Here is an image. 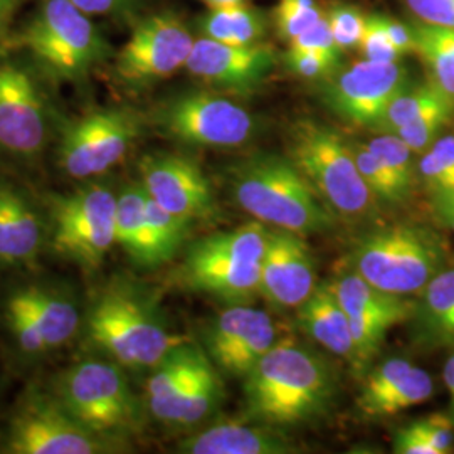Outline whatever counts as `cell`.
<instances>
[{"mask_svg": "<svg viewBox=\"0 0 454 454\" xmlns=\"http://www.w3.org/2000/svg\"><path fill=\"white\" fill-rule=\"evenodd\" d=\"M416 41V54L421 56L429 71V82L441 93L454 101V31L422 22L409 20Z\"/></svg>", "mask_w": 454, "mask_h": 454, "instance_id": "cell-29", "label": "cell"}, {"mask_svg": "<svg viewBox=\"0 0 454 454\" xmlns=\"http://www.w3.org/2000/svg\"><path fill=\"white\" fill-rule=\"evenodd\" d=\"M290 46L324 52L328 56H341L343 54V51L339 48V44L333 37V33L330 29V24H328L326 17L320 19L313 26H309V29L303 31L300 35H296L290 43Z\"/></svg>", "mask_w": 454, "mask_h": 454, "instance_id": "cell-43", "label": "cell"}, {"mask_svg": "<svg viewBox=\"0 0 454 454\" xmlns=\"http://www.w3.org/2000/svg\"><path fill=\"white\" fill-rule=\"evenodd\" d=\"M54 395L86 427L118 439L140 422L125 369L110 358H84L59 375Z\"/></svg>", "mask_w": 454, "mask_h": 454, "instance_id": "cell-7", "label": "cell"}, {"mask_svg": "<svg viewBox=\"0 0 454 454\" xmlns=\"http://www.w3.org/2000/svg\"><path fill=\"white\" fill-rule=\"evenodd\" d=\"M448 103H454V101L444 93H441L431 82L418 84V86L409 84L403 93H399L390 101L387 110L382 114L375 130L394 133L412 123L422 114Z\"/></svg>", "mask_w": 454, "mask_h": 454, "instance_id": "cell-31", "label": "cell"}, {"mask_svg": "<svg viewBox=\"0 0 454 454\" xmlns=\"http://www.w3.org/2000/svg\"><path fill=\"white\" fill-rule=\"evenodd\" d=\"M296 448L273 426L217 424L179 442L187 454H288Z\"/></svg>", "mask_w": 454, "mask_h": 454, "instance_id": "cell-22", "label": "cell"}, {"mask_svg": "<svg viewBox=\"0 0 454 454\" xmlns=\"http://www.w3.org/2000/svg\"><path fill=\"white\" fill-rule=\"evenodd\" d=\"M352 148H354L358 172L362 179L365 180L373 197L390 206L406 202L409 194L397 184V180L392 177L386 165L373 155L372 150L367 146V144L365 145L356 144Z\"/></svg>", "mask_w": 454, "mask_h": 454, "instance_id": "cell-34", "label": "cell"}, {"mask_svg": "<svg viewBox=\"0 0 454 454\" xmlns=\"http://www.w3.org/2000/svg\"><path fill=\"white\" fill-rule=\"evenodd\" d=\"M298 322L309 339L332 354L356 362L350 322L332 285H317L309 300L298 307Z\"/></svg>", "mask_w": 454, "mask_h": 454, "instance_id": "cell-24", "label": "cell"}, {"mask_svg": "<svg viewBox=\"0 0 454 454\" xmlns=\"http://www.w3.org/2000/svg\"><path fill=\"white\" fill-rule=\"evenodd\" d=\"M152 123L179 144L211 148L244 145L256 131L254 116L241 105L204 90L167 98L153 110Z\"/></svg>", "mask_w": 454, "mask_h": 454, "instance_id": "cell-9", "label": "cell"}, {"mask_svg": "<svg viewBox=\"0 0 454 454\" xmlns=\"http://www.w3.org/2000/svg\"><path fill=\"white\" fill-rule=\"evenodd\" d=\"M357 49L362 54V59L373 63H397L403 59L401 52L390 43L379 12L367 14L365 29Z\"/></svg>", "mask_w": 454, "mask_h": 454, "instance_id": "cell-41", "label": "cell"}, {"mask_svg": "<svg viewBox=\"0 0 454 454\" xmlns=\"http://www.w3.org/2000/svg\"><path fill=\"white\" fill-rule=\"evenodd\" d=\"M332 286L350 322H380L395 326L411 322L416 311V301L403 294L382 292L356 271Z\"/></svg>", "mask_w": 454, "mask_h": 454, "instance_id": "cell-25", "label": "cell"}, {"mask_svg": "<svg viewBox=\"0 0 454 454\" xmlns=\"http://www.w3.org/2000/svg\"><path fill=\"white\" fill-rule=\"evenodd\" d=\"M429 150L438 157L441 163L453 174L454 177V135L439 137Z\"/></svg>", "mask_w": 454, "mask_h": 454, "instance_id": "cell-50", "label": "cell"}, {"mask_svg": "<svg viewBox=\"0 0 454 454\" xmlns=\"http://www.w3.org/2000/svg\"><path fill=\"white\" fill-rule=\"evenodd\" d=\"M315 288V258L303 236L286 229H270L261 261V296L276 309H298Z\"/></svg>", "mask_w": 454, "mask_h": 454, "instance_id": "cell-19", "label": "cell"}, {"mask_svg": "<svg viewBox=\"0 0 454 454\" xmlns=\"http://www.w3.org/2000/svg\"><path fill=\"white\" fill-rule=\"evenodd\" d=\"M278 63L276 49L264 41L251 46H232L200 35L195 39L184 69L214 90L247 97L260 90Z\"/></svg>", "mask_w": 454, "mask_h": 454, "instance_id": "cell-16", "label": "cell"}, {"mask_svg": "<svg viewBox=\"0 0 454 454\" xmlns=\"http://www.w3.org/2000/svg\"><path fill=\"white\" fill-rule=\"evenodd\" d=\"M283 63L294 76L320 82L340 69L341 56H328L324 52L290 46L283 56Z\"/></svg>", "mask_w": 454, "mask_h": 454, "instance_id": "cell-40", "label": "cell"}, {"mask_svg": "<svg viewBox=\"0 0 454 454\" xmlns=\"http://www.w3.org/2000/svg\"><path fill=\"white\" fill-rule=\"evenodd\" d=\"M202 341L215 367L243 379L278 340L275 324L266 311L231 305L204 328Z\"/></svg>", "mask_w": 454, "mask_h": 454, "instance_id": "cell-17", "label": "cell"}, {"mask_svg": "<svg viewBox=\"0 0 454 454\" xmlns=\"http://www.w3.org/2000/svg\"><path fill=\"white\" fill-rule=\"evenodd\" d=\"M34 66L51 80L82 82L114 51L93 20L67 0H43L17 37Z\"/></svg>", "mask_w": 454, "mask_h": 454, "instance_id": "cell-4", "label": "cell"}, {"mask_svg": "<svg viewBox=\"0 0 454 454\" xmlns=\"http://www.w3.org/2000/svg\"><path fill=\"white\" fill-rule=\"evenodd\" d=\"M144 120L130 108L93 110L67 123L58 145V163L71 179L105 176L125 159L142 133Z\"/></svg>", "mask_w": 454, "mask_h": 454, "instance_id": "cell-10", "label": "cell"}, {"mask_svg": "<svg viewBox=\"0 0 454 454\" xmlns=\"http://www.w3.org/2000/svg\"><path fill=\"white\" fill-rule=\"evenodd\" d=\"M145 191L142 184H130L116 200V246H120L135 264L155 268L150 227L146 221Z\"/></svg>", "mask_w": 454, "mask_h": 454, "instance_id": "cell-28", "label": "cell"}, {"mask_svg": "<svg viewBox=\"0 0 454 454\" xmlns=\"http://www.w3.org/2000/svg\"><path fill=\"white\" fill-rule=\"evenodd\" d=\"M442 380H444L446 387L450 390V395H451V409H453L454 414V356L448 358V362L444 364Z\"/></svg>", "mask_w": 454, "mask_h": 454, "instance_id": "cell-51", "label": "cell"}, {"mask_svg": "<svg viewBox=\"0 0 454 454\" xmlns=\"http://www.w3.org/2000/svg\"><path fill=\"white\" fill-rule=\"evenodd\" d=\"M243 380L246 416L278 429L318 419L337 392L330 362L292 340L276 341Z\"/></svg>", "mask_w": 454, "mask_h": 454, "instance_id": "cell-1", "label": "cell"}, {"mask_svg": "<svg viewBox=\"0 0 454 454\" xmlns=\"http://www.w3.org/2000/svg\"><path fill=\"white\" fill-rule=\"evenodd\" d=\"M394 453L397 454H436L434 450L419 438L409 426L399 429L394 436Z\"/></svg>", "mask_w": 454, "mask_h": 454, "instance_id": "cell-47", "label": "cell"}, {"mask_svg": "<svg viewBox=\"0 0 454 454\" xmlns=\"http://www.w3.org/2000/svg\"><path fill=\"white\" fill-rule=\"evenodd\" d=\"M325 17L343 52L358 48L367 22V14H364L360 7L343 0H333L326 5Z\"/></svg>", "mask_w": 454, "mask_h": 454, "instance_id": "cell-37", "label": "cell"}, {"mask_svg": "<svg viewBox=\"0 0 454 454\" xmlns=\"http://www.w3.org/2000/svg\"><path fill=\"white\" fill-rule=\"evenodd\" d=\"M140 184L153 202L191 224L211 217L215 211L211 182L197 162L185 155H146L140 162Z\"/></svg>", "mask_w": 454, "mask_h": 454, "instance_id": "cell-18", "label": "cell"}, {"mask_svg": "<svg viewBox=\"0 0 454 454\" xmlns=\"http://www.w3.org/2000/svg\"><path fill=\"white\" fill-rule=\"evenodd\" d=\"M325 17L318 0H278L271 11V26L281 41L292 43L296 35Z\"/></svg>", "mask_w": 454, "mask_h": 454, "instance_id": "cell-35", "label": "cell"}, {"mask_svg": "<svg viewBox=\"0 0 454 454\" xmlns=\"http://www.w3.org/2000/svg\"><path fill=\"white\" fill-rule=\"evenodd\" d=\"M4 451L12 454L112 453L118 441L78 421L52 394L31 392L9 422Z\"/></svg>", "mask_w": 454, "mask_h": 454, "instance_id": "cell-11", "label": "cell"}, {"mask_svg": "<svg viewBox=\"0 0 454 454\" xmlns=\"http://www.w3.org/2000/svg\"><path fill=\"white\" fill-rule=\"evenodd\" d=\"M409 84V69L401 61L373 63L362 59L320 82L318 95L325 106L341 120L375 130L390 101Z\"/></svg>", "mask_w": 454, "mask_h": 454, "instance_id": "cell-14", "label": "cell"}, {"mask_svg": "<svg viewBox=\"0 0 454 454\" xmlns=\"http://www.w3.org/2000/svg\"><path fill=\"white\" fill-rule=\"evenodd\" d=\"M290 159L333 211L345 217L372 211L375 197L358 172L352 144L339 131L313 118L294 121Z\"/></svg>", "mask_w": 454, "mask_h": 454, "instance_id": "cell-6", "label": "cell"}, {"mask_svg": "<svg viewBox=\"0 0 454 454\" xmlns=\"http://www.w3.org/2000/svg\"><path fill=\"white\" fill-rule=\"evenodd\" d=\"M232 194L244 211L264 224L296 234H318L333 221L322 197L288 157L258 153L231 172Z\"/></svg>", "mask_w": 454, "mask_h": 454, "instance_id": "cell-3", "label": "cell"}, {"mask_svg": "<svg viewBox=\"0 0 454 454\" xmlns=\"http://www.w3.org/2000/svg\"><path fill=\"white\" fill-rule=\"evenodd\" d=\"M367 146L373 155L386 165V168L397 180V184L411 195L416 179V168L412 162V150L394 133H380Z\"/></svg>", "mask_w": 454, "mask_h": 454, "instance_id": "cell-36", "label": "cell"}, {"mask_svg": "<svg viewBox=\"0 0 454 454\" xmlns=\"http://www.w3.org/2000/svg\"><path fill=\"white\" fill-rule=\"evenodd\" d=\"M434 392L433 377L419 367H412L406 377L387 390L382 397H379L372 406L369 407L364 416L367 418H389L399 414L409 407L418 406L426 403Z\"/></svg>", "mask_w": 454, "mask_h": 454, "instance_id": "cell-33", "label": "cell"}, {"mask_svg": "<svg viewBox=\"0 0 454 454\" xmlns=\"http://www.w3.org/2000/svg\"><path fill=\"white\" fill-rule=\"evenodd\" d=\"M194 35L182 17L172 11L138 20L125 46L114 54L116 82L142 90L170 78L187 65Z\"/></svg>", "mask_w": 454, "mask_h": 454, "instance_id": "cell-13", "label": "cell"}, {"mask_svg": "<svg viewBox=\"0 0 454 454\" xmlns=\"http://www.w3.org/2000/svg\"><path fill=\"white\" fill-rule=\"evenodd\" d=\"M22 2L24 0H0V56H4L2 52L7 48L11 27Z\"/></svg>", "mask_w": 454, "mask_h": 454, "instance_id": "cell-48", "label": "cell"}, {"mask_svg": "<svg viewBox=\"0 0 454 454\" xmlns=\"http://www.w3.org/2000/svg\"><path fill=\"white\" fill-rule=\"evenodd\" d=\"M48 221L29 195L0 177V266H29L48 243Z\"/></svg>", "mask_w": 454, "mask_h": 454, "instance_id": "cell-20", "label": "cell"}, {"mask_svg": "<svg viewBox=\"0 0 454 454\" xmlns=\"http://www.w3.org/2000/svg\"><path fill=\"white\" fill-rule=\"evenodd\" d=\"M180 278L191 290L243 305L260 294L261 264L219 258L192 244L180 268Z\"/></svg>", "mask_w": 454, "mask_h": 454, "instance_id": "cell-21", "label": "cell"}, {"mask_svg": "<svg viewBox=\"0 0 454 454\" xmlns=\"http://www.w3.org/2000/svg\"><path fill=\"white\" fill-rule=\"evenodd\" d=\"M223 397V384L215 372V365L207 358L200 369L172 394L148 401L155 419L189 427L209 418Z\"/></svg>", "mask_w": 454, "mask_h": 454, "instance_id": "cell-23", "label": "cell"}, {"mask_svg": "<svg viewBox=\"0 0 454 454\" xmlns=\"http://www.w3.org/2000/svg\"><path fill=\"white\" fill-rule=\"evenodd\" d=\"M206 4L209 9L214 7H229V5H239V4H249V0H197Z\"/></svg>", "mask_w": 454, "mask_h": 454, "instance_id": "cell-52", "label": "cell"}, {"mask_svg": "<svg viewBox=\"0 0 454 454\" xmlns=\"http://www.w3.org/2000/svg\"><path fill=\"white\" fill-rule=\"evenodd\" d=\"M116 200L112 187L97 182L51 197L48 241L52 249L86 271L98 270L116 244Z\"/></svg>", "mask_w": 454, "mask_h": 454, "instance_id": "cell-8", "label": "cell"}, {"mask_svg": "<svg viewBox=\"0 0 454 454\" xmlns=\"http://www.w3.org/2000/svg\"><path fill=\"white\" fill-rule=\"evenodd\" d=\"M268 231L270 229L264 226V223L253 221L232 231L204 238L194 246L219 258L243 264H261L268 241Z\"/></svg>", "mask_w": 454, "mask_h": 454, "instance_id": "cell-30", "label": "cell"}, {"mask_svg": "<svg viewBox=\"0 0 454 454\" xmlns=\"http://www.w3.org/2000/svg\"><path fill=\"white\" fill-rule=\"evenodd\" d=\"M90 17H108L125 20L140 7V0H67Z\"/></svg>", "mask_w": 454, "mask_h": 454, "instance_id": "cell-45", "label": "cell"}, {"mask_svg": "<svg viewBox=\"0 0 454 454\" xmlns=\"http://www.w3.org/2000/svg\"><path fill=\"white\" fill-rule=\"evenodd\" d=\"M409 427L424 439L436 454H444L451 451L453 448V424L441 414H433L427 418H422L419 421L409 424Z\"/></svg>", "mask_w": 454, "mask_h": 454, "instance_id": "cell-42", "label": "cell"}, {"mask_svg": "<svg viewBox=\"0 0 454 454\" xmlns=\"http://www.w3.org/2000/svg\"><path fill=\"white\" fill-rule=\"evenodd\" d=\"M146 221L150 227L152 249L155 268L168 262L177 253L182 244L185 243L191 223L174 215L172 212L165 211L157 202H153L145 194Z\"/></svg>", "mask_w": 454, "mask_h": 454, "instance_id": "cell-32", "label": "cell"}, {"mask_svg": "<svg viewBox=\"0 0 454 454\" xmlns=\"http://www.w3.org/2000/svg\"><path fill=\"white\" fill-rule=\"evenodd\" d=\"M350 262L356 273L375 288L407 296L421 293L442 271L444 249L431 229L395 224L360 238Z\"/></svg>", "mask_w": 454, "mask_h": 454, "instance_id": "cell-5", "label": "cell"}, {"mask_svg": "<svg viewBox=\"0 0 454 454\" xmlns=\"http://www.w3.org/2000/svg\"><path fill=\"white\" fill-rule=\"evenodd\" d=\"M407 9L422 22L453 29L454 0H401Z\"/></svg>", "mask_w": 454, "mask_h": 454, "instance_id": "cell-44", "label": "cell"}, {"mask_svg": "<svg viewBox=\"0 0 454 454\" xmlns=\"http://www.w3.org/2000/svg\"><path fill=\"white\" fill-rule=\"evenodd\" d=\"M82 325L88 341L125 371H152L185 341L168 330L155 301L123 279L98 293Z\"/></svg>", "mask_w": 454, "mask_h": 454, "instance_id": "cell-2", "label": "cell"}, {"mask_svg": "<svg viewBox=\"0 0 454 454\" xmlns=\"http://www.w3.org/2000/svg\"><path fill=\"white\" fill-rule=\"evenodd\" d=\"M433 206L441 223L450 227L454 232V189L433 194Z\"/></svg>", "mask_w": 454, "mask_h": 454, "instance_id": "cell-49", "label": "cell"}, {"mask_svg": "<svg viewBox=\"0 0 454 454\" xmlns=\"http://www.w3.org/2000/svg\"><path fill=\"white\" fill-rule=\"evenodd\" d=\"M454 112V103L438 106L427 114H422L412 123L394 131L414 153H424L439 138V133L450 121Z\"/></svg>", "mask_w": 454, "mask_h": 454, "instance_id": "cell-38", "label": "cell"}, {"mask_svg": "<svg viewBox=\"0 0 454 454\" xmlns=\"http://www.w3.org/2000/svg\"><path fill=\"white\" fill-rule=\"evenodd\" d=\"M380 19L386 33L389 35L390 43L401 52V56L404 58L407 54H416V41L409 22L397 20L386 14H380Z\"/></svg>", "mask_w": 454, "mask_h": 454, "instance_id": "cell-46", "label": "cell"}, {"mask_svg": "<svg viewBox=\"0 0 454 454\" xmlns=\"http://www.w3.org/2000/svg\"><path fill=\"white\" fill-rule=\"evenodd\" d=\"M411 322L414 340L422 347H454V268L426 285Z\"/></svg>", "mask_w": 454, "mask_h": 454, "instance_id": "cell-26", "label": "cell"}, {"mask_svg": "<svg viewBox=\"0 0 454 454\" xmlns=\"http://www.w3.org/2000/svg\"><path fill=\"white\" fill-rule=\"evenodd\" d=\"M48 99L33 71L0 56V150L16 159H35L49 140Z\"/></svg>", "mask_w": 454, "mask_h": 454, "instance_id": "cell-15", "label": "cell"}, {"mask_svg": "<svg viewBox=\"0 0 454 454\" xmlns=\"http://www.w3.org/2000/svg\"><path fill=\"white\" fill-rule=\"evenodd\" d=\"M5 324L22 356L41 358L74 339L82 309L71 293L44 283L24 285L5 300Z\"/></svg>", "mask_w": 454, "mask_h": 454, "instance_id": "cell-12", "label": "cell"}, {"mask_svg": "<svg viewBox=\"0 0 454 454\" xmlns=\"http://www.w3.org/2000/svg\"><path fill=\"white\" fill-rule=\"evenodd\" d=\"M414 365L406 358H389L375 367L365 379V384L357 397L358 411L364 414L373 403L382 397L387 390L397 386Z\"/></svg>", "mask_w": 454, "mask_h": 454, "instance_id": "cell-39", "label": "cell"}, {"mask_svg": "<svg viewBox=\"0 0 454 454\" xmlns=\"http://www.w3.org/2000/svg\"><path fill=\"white\" fill-rule=\"evenodd\" d=\"M270 27L271 16L249 4L214 7L195 20V29L202 37L232 46L262 43Z\"/></svg>", "mask_w": 454, "mask_h": 454, "instance_id": "cell-27", "label": "cell"}]
</instances>
